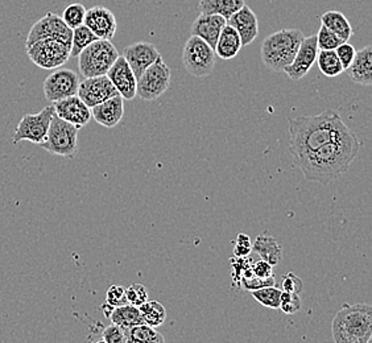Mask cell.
<instances>
[{"label":"cell","instance_id":"cell-1","mask_svg":"<svg viewBox=\"0 0 372 343\" xmlns=\"http://www.w3.org/2000/svg\"><path fill=\"white\" fill-rule=\"evenodd\" d=\"M361 145L356 135L349 130L317 150L296 157L294 162L308 181L326 185L347 172L356 159Z\"/></svg>","mask_w":372,"mask_h":343},{"label":"cell","instance_id":"cell-2","mask_svg":"<svg viewBox=\"0 0 372 343\" xmlns=\"http://www.w3.org/2000/svg\"><path fill=\"white\" fill-rule=\"evenodd\" d=\"M288 128L293 159L317 150L350 130L334 110H325L314 116L291 118Z\"/></svg>","mask_w":372,"mask_h":343},{"label":"cell","instance_id":"cell-3","mask_svg":"<svg viewBox=\"0 0 372 343\" xmlns=\"http://www.w3.org/2000/svg\"><path fill=\"white\" fill-rule=\"evenodd\" d=\"M335 343H368L372 338V306L344 303L332 323Z\"/></svg>","mask_w":372,"mask_h":343},{"label":"cell","instance_id":"cell-4","mask_svg":"<svg viewBox=\"0 0 372 343\" xmlns=\"http://www.w3.org/2000/svg\"><path fill=\"white\" fill-rule=\"evenodd\" d=\"M304 37L299 30H282L272 33L263 41V64L271 71H284L294 59Z\"/></svg>","mask_w":372,"mask_h":343},{"label":"cell","instance_id":"cell-5","mask_svg":"<svg viewBox=\"0 0 372 343\" xmlns=\"http://www.w3.org/2000/svg\"><path fill=\"white\" fill-rule=\"evenodd\" d=\"M118 57L119 52L111 40L98 39L78 54V69L83 78L106 76Z\"/></svg>","mask_w":372,"mask_h":343},{"label":"cell","instance_id":"cell-6","mask_svg":"<svg viewBox=\"0 0 372 343\" xmlns=\"http://www.w3.org/2000/svg\"><path fill=\"white\" fill-rule=\"evenodd\" d=\"M78 127L53 114L47 138L39 145L51 155L73 159L78 152Z\"/></svg>","mask_w":372,"mask_h":343},{"label":"cell","instance_id":"cell-7","mask_svg":"<svg viewBox=\"0 0 372 343\" xmlns=\"http://www.w3.org/2000/svg\"><path fill=\"white\" fill-rule=\"evenodd\" d=\"M182 64L193 77L205 78L214 71L215 52L208 42L191 35L182 51Z\"/></svg>","mask_w":372,"mask_h":343},{"label":"cell","instance_id":"cell-8","mask_svg":"<svg viewBox=\"0 0 372 343\" xmlns=\"http://www.w3.org/2000/svg\"><path fill=\"white\" fill-rule=\"evenodd\" d=\"M171 81V69L161 57L138 78L136 97H140L143 101H156L169 89Z\"/></svg>","mask_w":372,"mask_h":343},{"label":"cell","instance_id":"cell-9","mask_svg":"<svg viewBox=\"0 0 372 343\" xmlns=\"http://www.w3.org/2000/svg\"><path fill=\"white\" fill-rule=\"evenodd\" d=\"M69 45L59 40L45 39L27 47V54L30 60L45 71L59 69L71 59Z\"/></svg>","mask_w":372,"mask_h":343},{"label":"cell","instance_id":"cell-10","mask_svg":"<svg viewBox=\"0 0 372 343\" xmlns=\"http://www.w3.org/2000/svg\"><path fill=\"white\" fill-rule=\"evenodd\" d=\"M53 114H54V107L47 106L45 109L36 114L24 115L15 130L12 143L18 144L23 140H27L39 145L47 138Z\"/></svg>","mask_w":372,"mask_h":343},{"label":"cell","instance_id":"cell-11","mask_svg":"<svg viewBox=\"0 0 372 343\" xmlns=\"http://www.w3.org/2000/svg\"><path fill=\"white\" fill-rule=\"evenodd\" d=\"M71 36H73V30L64 23L62 18L57 13L48 12L30 28L25 42V48L45 39L59 40L71 47Z\"/></svg>","mask_w":372,"mask_h":343},{"label":"cell","instance_id":"cell-12","mask_svg":"<svg viewBox=\"0 0 372 343\" xmlns=\"http://www.w3.org/2000/svg\"><path fill=\"white\" fill-rule=\"evenodd\" d=\"M80 86V77L76 71L71 69H57L52 71L44 85V94L48 101L59 102L65 98H69L71 95H77Z\"/></svg>","mask_w":372,"mask_h":343},{"label":"cell","instance_id":"cell-13","mask_svg":"<svg viewBox=\"0 0 372 343\" xmlns=\"http://www.w3.org/2000/svg\"><path fill=\"white\" fill-rule=\"evenodd\" d=\"M77 95L80 97L88 107H94L102 102L107 101L115 95H119L115 86L112 85L107 76H98L85 78L80 82Z\"/></svg>","mask_w":372,"mask_h":343},{"label":"cell","instance_id":"cell-14","mask_svg":"<svg viewBox=\"0 0 372 343\" xmlns=\"http://www.w3.org/2000/svg\"><path fill=\"white\" fill-rule=\"evenodd\" d=\"M317 39L316 35L304 37L300 44V48L296 53L292 62L284 69V73L292 80V81H300L313 68L317 60Z\"/></svg>","mask_w":372,"mask_h":343},{"label":"cell","instance_id":"cell-15","mask_svg":"<svg viewBox=\"0 0 372 343\" xmlns=\"http://www.w3.org/2000/svg\"><path fill=\"white\" fill-rule=\"evenodd\" d=\"M123 57L130 65L138 80L148 66H151L153 62L161 59V54L151 42L139 41L126 47L123 51Z\"/></svg>","mask_w":372,"mask_h":343},{"label":"cell","instance_id":"cell-16","mask_svg":"<svg viewBox=\"0 0 372 343\" xmlns=\"http://www.w3.org/2000/svg\"><path fill=\"white\" fill-rule=\"evenodd\" d=\"M106 76L110 78V81L123 100L132 101L136 98L138 80L123 56H119L116 59Z\"/></svg>","mask_w":372,"mask_h":343},{"label":"cell","instance_id":"cell-17","mask_svg":"<svg viewBox=\"0 0 372 343\" xmlns=\"http://www.w3.org/2000/svg\"><path fill=\"white\" fill-rule=\"evenodd\" d=\"M83 24L102 40H111L118 30L115 15L109 8L101 6L86 11Z\"/></svg>","mask_w":372,"mask_h":343},{"label":"cell","instance_id":"cell-18","mask_svg":"<svg viewBox=\"0 0 372 343\" xmlns=\"http://www.w3.org/2000/svg\"><path fill=\"white\" fill-rule=\"evenodd\" d=\"M53 107L57 116L65 121H69L78 128L88 126L90 121V107H88L78 95H71L69 98L54 102Z\"/></svg>","mask_w":372,"mask_h":343},{"label":"cell","instance_id":"cell-19","mask_svg":"<svg viewBox=\"0 0 372 343\" xmlns=\"http://www.w3.org/2000/svg\"><path fill=\"white\" fill-rule=\"evenodd\" d=\"M226 24L227 20L223 16L200 12V16H197V19L191 24V33L208 42L214 49L221 30Z\"/></svg>","mask_w":372,"mask_h":343},{"label":"cell","instance_id":"cell-20","mask_svg":"<svg viewBox=\"0 0 372 343\" xmlns=\"http://www.w3.org/2000/svg\"><path fill=\"white\" fill-rule=\"evenodd\" d=\"M227 24H230L238 32L243 47L250 45L259 35V21L255 12L247 4H244L241 10L232 15L227 19Z\"/></svg>","mask_w":372,"mask_h":343},{"label":"cell","instance_id":"cell-21","mask_svg":"<svg viewBox=\"0 0 372 343\" xmlns=\"http://www.w3.org/2000/svg\"><path fill=\"white\" fill-rule=\"evenodd\" d=\"M91 118L106 128H112L119 124L124 115V100L115 95L107 101L91 107Z\"/></svg>","mask_w":372,"mask_h":343},{"label":"cell","instance_id":"cell-22","mask_svg":"<svg viewBox=\"0 0 372 343\" xmlns=\"http://www.w3.org/2000/svg\"><path fill=\"white\" fill-rule=\"evenodd\" d=\"M349 78L354 83L362 86L372 85V47L367 45L355 53V57L349 68L346 69Z\"/></svg>","mask_w":372,"mask_h":343},{"label":"cell","instance_id":"cell-23","mask_svg":"<svg viewBox=\"0 0 372 343\" xmlns=\"http://www.w3.org/2000/svg\"><path fill=\"white\" fill-rule=\"evenodd\" d=\"M241 45V36L230 24H226L221 30V35L215 44L214 52L222 60H232L239 52Z\"/></svg>","mask_w":372,"mask_h":343},{"label":"cell","instance_id":"cell-24","mask_svg":"<svg viewBox=\"0 0 372 343\" xmlns=\"http://www.w3.org/2000/svg\"><path fill=\"white\" fill-rule=\"evenodd\" d=\"M252 251L258 253L263 260L271 265H277L282 258V248L276 238L270 235H259L252 243Z\"/></svg>","mask_w":372,"mask_h":343},{"label":"cell","instance_id":"cell-25","mask_svg":"<svg viewBox=\"0 0 372 343\" xmlns=\"http://www.w3.org/2000/svg\"><path fill=\"white\" fill-rule=\"evenodd\" d=\"M322 25H325L342 41H349L354 35L352 24L340 11H328L321 16Z\"/></svg>","mask_w":372,"mask_h":343},{"label":"cell","instance_id":"cell-26","mask_svg":"<svg viewBox=\"0 0 372 343\" xmlns=\"http://www.w3.org/2000/svg\"><path fill=\"white\" fill-rule=\"evenodd\" d=\"M244 0H201L200 12L223 16L226 20L244 6Z\"/></svg>","mask_w":372,"mask_h":343},{"label":"cell","instance_id":"cell-27","mask_svg":"<svg viewBox=\"0 0 372 343\" xmlns=\"http://www.w3.org/2000/svg\"><path fill=\"white\" fill-rule=\"evenodd\" d=\"M109 318L111 323L121 326L123 329H130L136 325L144 323L139 308L133 306L131 303H126V305L114 308Z\"/></svg>","mask_w":372,"mask_h":343},{"label":"cell","instance_id":"cell-28","mask_svg":"<svg viewBox=\"0 0 372 343\" xmlns=\"http://www.w3.org/2000/svg\"><path fill=\"white\" fill-rule=\"evenodd\" d=\"M126 330V341L127 343H162L165 342V338L156 330V327H152L147 323L136 325Z\"/></svg>","mask_w":372,"mask_h":343},{"label":"cell","instance_id":"cell-29","mask_svg":"<svg viewBox=\"0 0 372 343\" xmlns=\"http://www.w3.org/2000/svg\"><path fill=\"white\" fill-rule=\"evenodd\" d=\"M317 64H318V69L321 71L323 76L329 77V78H334L338 77L340 74H342L344 69H343L342 64L338 59L335 49L332 51H318L317 53Z\"/></svg>","mask_w":372,"mask_h":343},{"label":"cell","instance_id":"cell-30","mask_svg":"<svg viewBox=\"0 0 372 343\" xmlns=\"http://www.w3.org/2000/svg\"><path fill=\"white\" fill-rule=\"evenodd\" d=\"M143 321L152 327H159L165 323L167 311L159 301H145L139 306Z\"/></svg>","mask_w":372,"mask_h":343},{"label":"cell","instance_id":"cell-31","mask_svg":"<svg viewBox=\"0 0 372 343\" xmlns=\"http://www.w3.org/2000/svg\"><path fill=\"white\" fill-rule=\"evenodd\" d=\"M95 40H98V37L85 24L74 28L71 36V57H78L80 52Z\"/></svg>","mask_w":372,"mask_h":343},{"label":"cell","instance_id":"cell-32","mask_svg":"<svg viewBox=\"0 0 372 343\" xmlns=\"http://www.w3.org/2000/svg\"><path fill=\"white\" fill-rule=\"evenodd\" d=\"M282 289L276 288L275 285L264 287L260 289L252 291L253 299L263 306L270 309H280V300H282Z\"/></svg>","mask_w":372,"mask_h":343},{"label":"cell","instance_id":"cell-33","mask_svg":"<svg viewBox=\"0 0 372 343\" xmlns=\"http://www.w3.org/2000/svg\"><path fill=\"white\" fill-rule=\"evenodd\" d=\"M86 8L83 4H80V3H73V4H69L65 10H64V13H62V20L64 23L71 28V30H74L77 27L82 25L85 23V16H86Z\"/></svg>","mask_w":372,"mask_h":343},{"label":"cell","instance_id":"cell-34","mask_svg":"<svg viewBox=\"0 0 372 343\" xmlns=\"http://www.w3.org/2000/svg\"><path fill=\"white\" fill-rule=\"evenodd\" d=\"M316 39H317L318 51H332L344 42L337 35H334L332 30H328L325 25H321L318 33L316 35Z\"/></svg>","mask_w":372,"mask_h":343},{"label":"cell","instance_id":"cell-35","mask_svg":"<svg viewBox=\"0 0 372 343\" xmlns=\"http://www.w3.org/2000/svg\"><path fill=\"white\" fill-rule=\"evenodd\" d=\"M280 309L285 314H296L301 311V299L299 293L282 292Z\"/></svg>","mask_w":372,"mask_h":343},{"label":"cell","instance_id":"cell-36","mask_svg":"<svg viewBox=\"0 0 372 343\" xmlns=\"http://www.w3.org/2000/svg\"><path fill=\"white\" fill-rule=\"evenodd\" d=\"M126 297L128 303L139 308L145 301H148V291L143 284H132L126 289Z\"/></svg>","mask_w":372,"mask_h":343},{"label":"cell","instance_id":"cell-37","mask_svg":"<svg viewBox=\"0 0 372 343\" xmlns=\"http://www.w3.org/2000/svg\"><path fill=\"white\" fill-rule=\"evenodd\" d=\"M102 342L106 343H127L126 341V330L112 323L107 326L102 333Z\"/></svg>","mask_w":372,"mask_h":343},{"label":"cell","instance_id":"cell-38","mask_svg":"<svg viewBox=\"0 0 372 343\" xmlns=\"http://www.w3.org/2000/svg\"><path fill=\"white\" fill-rule=\"evenodd\" d=\"M106 303H109L112 308L128 303L126 297V289L121 285H111L106 293Z\"/></svg>","mask_w":372,"mask_h":343},{"label":"cell","instance_id":"cell-39","mask_svg":"<svg viewBox=\"0 0 372 343\" xmlns=\"http://www.w3.org/2000/svg\"><path fill=\"white\" fill-rule=\"evenodd\" d=\"M304 283L301 279L293 272L285 273L282 277V291L285 292L300 293L302 292Z\"/></svg>","mask_w":372,"mask_h":343},{"label":"cell","instance_id":"cell-40","mask_svg":"<svg viewBox=\"0 0 372 343\" xmlns=\"http://www.w3.org/2000/svg\"><path fill=\"white\" fill-rule=\"evenodd\" d=\"M335 53H337L338 59H340L341 64H342L343 69L346 71L349 68V65L352 64V60H354L356 51H355V48L352 47V44H349L347 41H344L341 45H338L335 48Z\"/></svg>","mask_w":372,"mask_h":343},{"label":"cell","instance_id":"cell-41","mask_svg":"<svg viewBox=\"0 0 372 343\" xmlns=\"http://www.w3.org/2000/svg\"><path fill=\"white\" fill-rule=\"evenodd\" d=\"M252 251L251 239L246 234H238L235 238V247H234V255L236 258H244L248 256Z\"/></svg>","mask_w":372,"mask_h":343},{"label":"cell","instance_id":"cell-42","mask_svg":"<svg viewBox=\"0 0 372 343\" xmlns=\"http://www.w3.org/2000/svg\"><path fill=\"white\" fill-rule=\"evenodd\" d=\"M241 284L243 287L248 291V292H252V291H256V289H260V288H264V287H270V285H276V280L275 277L271 276V277H267V279H262V277H256V276H252L250 279H246V280H241Z\"/></svg>","mask_w":372,"mask_h":343},{"label":"cell","instance_id":"cell-43","mask_svg":"<svg viewBox=\"0 0 372 343\" xmlns=\"http://www.w3.org/2000/svg\"><path fill=\"white\" fill-rule=\"evenodd\" d=\"M252 272H253V276H256V277L267 279V277L273 276V265L262 259V260L252 264Z\"/></svg>","mask_w":372,"mask_h":343},{"label":"cell","instance_id":"cell-44","mask_svg":"<svg viewBox=\"0 0 372 343\" xmlns=\"http://www.w3.org/2000/svg\"><path fill=\"white\" fill-rule=\"evenodd\" d=\"M102 311H103V313H104V315H106V317L109 318V317H110L111 312L114 311V308H112V306H110L109 303H103V305H102Z\"/></svg>","mask_w":372,"mask_h":343}]
</instances>
